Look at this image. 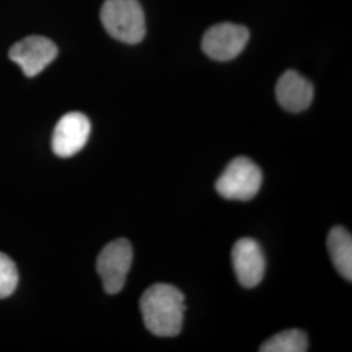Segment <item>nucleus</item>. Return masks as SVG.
<instances>
[{
  "instance_id": "nucleus-9",
  "label": "nucleus",
  "mask_w": 352,
  "mask_h": 352,
  "mask_svg": "<svg viewBox=\"0 0 352 352\" xmlns=\"http://www.w3.org/2000/svg\"><path fill=\"white\" fill-rule=\"evenodd\" d=\"M279 104L289 113L307 110L314 101V85L296 71H287L279 77L276 88Z\"/></svg>"
},
{
  "instance_id": "nucleus-12",
  "label": "nucleus",
  "mask_w": 352,
  "mask_h": 352,
  "mask_svg": "<svg viewBox=\"0 0 352 352\" xmlns=\"http://www.w3.org/2000/svg\"><path fill=\"white\" fill-rule=\"evenodd\" d=\"M19 285V272L16 264L0 252V299L11 296Z\"/></svg>"
},
{
  "instance_id": "nucleus-3",
  "label": "nucleus",
  "mask_w": 352,
  "mask_h": 352,
  "mask_svg": "<svg viewBox=\"0 0 352 352\" xmlns=\"http://www.w3.org/2000/svg\"><path fill=\"white\" fill-rule=\"evenodd\" d=\"M263 173L247 157L232 160L215 183L217 192L226 200L250 201L261 188Z\"/></svg>"
},
{
  "instance_id": "nucleus-1",
  "label": "nucleus",
  "mask_w": 352,
  "mask_h": 352,
  "mask_svg": "<svg viewBox=\"0 0 352 352\" xmlns=\"http://www.w3.org/2000/svg\"><path fill=\"white\" fill-rule=\"evenodd\" d=\"M145 327L157 337H175L182 331L186 302L182 291L173 285L155 283L140 300Z\"/></svg>"
},
{
  "instance_id": "nucleus-6",
  "label": "nucleus",
  "mask_w": 352,
  "mask_h": 352,
  "mask_svg": "<svg viewBox=\"0 0 352 352\" xmlns=\"http://www.w3.org/2000/svg\"><path fill=\"white\" fill-rule=\"evenodd\" d=\"M8 56L23 69L26 77H34L55 60L58 47L49 38L30 36L16 42Z\"/></svg>"
},
{
  "instance_id": "nucleus-11",
  "label": "nucleus",
  "mask_w": 352,
  "mask_h": 352,
  "mask_svg": "<svg viewBox=\"0 0 352 352\" xmlns=\"http://www.w3.org/2000/svg\"><path fill=\"white\" fill-rule=\"evenodd\" d=\"M308 340L305 333L299 329H289L265 340L260 347L261 352H305Z\"/></svg>"
},
{
  "instance_id": "nucleus-10",
  "label": "nucleus",
  "mask_w": 352,
  "mask_h": 352,
  "mask_svg": "<svg viewBox=\"0 0 352 352\" xmlns=\"http://www.w3.org/2000/svg\"><path fill=\"white\" fill-rule=\"evenodd\" d=\"M327 250L342 277L352 280V236L344 227H333L327 235Z\"/></svg>"
},
{
  "instance_id": "nucleus-7",
  "label": "nucleus",
  "mask_w": 352,
  "mask_h": 352,
  "mask_svg": "<svg viewBox=\"0 0 352 352\" xmlns=\"http://www.w3.org/2000/svg\"><path fill=\"white\" fill-rule=\"evenodd\" d=\"M90 131L91 126L87 115L65 113L54 129L51 140L52 151L60 158L74 157L87 145Z\"/></svg>"
},
{
  "instance_id": "nucleus-2",
  "label": "nucleus",
  "mask_w": 352,
  "mask_h": 352,
  "mask_svg": "<svg viewBox=\"0 0 352 352\" xmlns=\"http://www.w3.org/2000/svg\"><path fill=\"white\" fill-rule=\"evenodd\" d=\"M101 21L111 37L129 45L140 43L146 33L145 14L138 0H106Z\"/></svg>"
},
{
  "instance_id": "nucleus-4",
  "label": "nucleus",
  "mask_w": 352,
  "mask_h": 352,
  "mask_svg": "<svg viewBox=\"0 0 352 352\" xmlns=\"http://www.w3.org/2000/svg\"><path fill=\"white\" fill-rule=\"evenodd\" d=\"M132 260L133 251L128 240L116 239L104 245L97 258V272L107 294L115 295L123 289Z\"/></svg>"
},
{
  "instance_id": "nucleus-5",
  "label": "nucleus",
  "mask_w": 352,
  "mask_h": 352,
  "mask_svg": "<svg viewBox=\"0 0 352 352\" xmlns=\"http://www.w3.org/2000/svg\"><path fill=\"white\" fill-rule=\"evenodd\" d=\"M250 41V30L245 26L222 23L206 30L202 38L204 52L218 62H228L245 49Z\"/></svg>"
},
{
  "instance_id": "nucleus-8",
  "label": "nucleus",
  "mask_w": 352,
  "mask_h": 352,
  "mask_svg": "<svg viewBox=\"0 0 352 352\" xmlns=\"http://www.w3.org/2000/svg\"><path fill=\"white\" fill-rule=\"evenodd\" d=\"M232 266L240 285L245 289L256 287L264 278L265 257L256 240H238L231 252Z\"/></svg>"
}]
</instances>
